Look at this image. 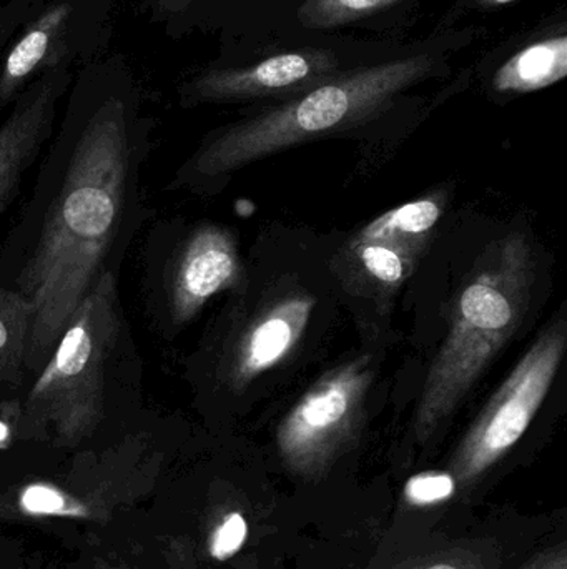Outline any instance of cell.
Segmentation results:
<instances>
[{
  "instance_id": "cell-1",
  "label": "cell",
  "mask_w": 567,
  "mask_h": 569,
  "mask_svg": "<svg viewBox=\"0 0 567 569\" xmlns=\"http://www.w3.org/2000/svg\"><path fill=\"white\" fill-rule=\"evenodd\" d=\"M62 107L32 199L13 230L16 273L3 283L32 305L30 373L42 370L77 308L113 270L115 250L135 223L149 147L139 80L119 53L79 67Z\"/></svg>"
},
{
  "instance_id": "cell-2",
  "label": "cell",
  "mask_w": 567,
  "mask_h": 569,
  "mask_svg": "<svg viewBox=\"0 0 567 569\" xmlns=\"http://www.w3.org/2000/svg\"><path fill=\"white\" fill-rule=\"evenodd\" d=\"M476 29H446L408 52L348 70L256 116L213 132L189 160L179 180L213 182L290 147L345 132L379 119L422 83L452 72L456 52L476 39Z\"/></svg>"
},
{
  "instance_id": "cell-18",
  "label": "cell",
  "mask_w": 567,
  "mask_h": 569,
  "mask_svg": "<svg viewBox=\"0 0 567 569\" xmlns=\"http://www.w3.org/2000/svg\"><path fill=\"white\" fill-rule=\"evenodd\" d=\"M43 7V0H0V56L7 43Z\"/></svg>"
},
{
  "instance_id": "cell-3",
  "label": "cell",
  "mask_w": 567,
  "mask_h": 569,
  "mask_svg": "<svg viewBox=\"0 0 567 569\" xmlns=\"http://www.w3.org/2000/svg\"><path fill=\"white\" fill-rule=\"evenodd\" d=\"M473 272L419 397L416 420L422 433L453 413L522 325L535 283V260L525 233H509L486 247Z\"/></svg>"
},
{
  "instance_id": "cell-19",
  "label": "cell",
  "mask_w": 567,
  "mask_h": 569,
  "mask_svg": "<svg viewBox=\"0 0 567 569\" xmlns=\"http://www.w3.org/2000/svg\"><path fill=\"white\" fill-rule=\"evenodd\" d=\"M455 491V483L448 475L425 473L418 475L409 481L406 495L415 503H435V501L449 498Z\"/></svg>"
},
{
  "instance_id": "cell-21",
  "label": "cell",
  "mask_w": 567,
  "mask_h": 569,
  "mask_svg": "<svg viewBox=\"0 0 567 569\" xmlns=\"http://www.w3.org/2000/svg\"><path fill=\"white\" fill-rule=\"evenodd\" d=\"M195 0H146L153 20L166 26H180Z\"/></svg>"
},
{
  "instance_id": "cell-13",
  "label": "cell",
  "mask_w": 567,
  "mask_h": 569,
  "mask_svg": "<svg viewBox=\"0 0 567 569\" xmlns=\"http://www.w3.org/2000/svg\"><path fill=\"white\" fill-rule=\"evenodd\" d=\"M33 310L16 288L0 284V387L16 383L27 367Z\"/></svg>"
},
{
  "instance_id": "cell-24",
  "label": "cell",
  "mask_w": 567,
  "mask_h": 569,
  "mask_svg": "<svg viewBox=\"0 0 567 569\" xmlns=\"http://www.w3.org/2000/svg\"><path fill=\"white\" fill-rule=\"evenodd\" d=\"M428 569H456V568L448 567V565H438V567H433V568H428Z\"/></svg>"
},
{
  "instance_id": "cell-23",
  "label": "cell",
  "mask_w": 567,
  "mask_h": 569,
  "mask_svg": "<svg viewBox=\"0 0 567 569\" xmlns=\"http://www.w3.org/2000/svg\"><path fill=\"white\" fill-rule=\"evenodd\" d=\"M7 435H9V431H7V428L3 427V425H0V445L7 440Z\"/></svg>"
},
{
  "instance_id": "cell-12",
  "label": "cell",
  "mask_w": 567,
  "mask_h": 569,
  "mask_svg": "<svg viewBox=\"0 0 567 569\" xmlns=\"http://www.w3.org/2000/svg\"><path fill=\"white\" fill-rule=\"evenodd\" d=\"M315 303L312 295H290L253 318L240 335L230 357L229 378L233 388L243 390L292 353L308 325Z\"/></svg>"
},
{
  "instance_id": "cell-6",
  "label": "cell",
  "mask_w": 567,
  "mask_h": 569,
  "mask_svg": "<svg viewBox=\"0 0 567 569\" xmlns=\"http://www.w3.org/2000/svg\"><path fill=\"white\" fill-rule=\"evenodd\" d=\"M112 29V0H52L29 20L0 62V109L47 70L99 57Z\"/></svg>"
},
{
  "instance_id": "cell-11",
  "label": "cell",
  "mask_w": 567,
  "mask_h": 569,
  "mask_svg": "<svg viewBox=\"0 0 567 569\" xmlns=\"http://www.w3.org/2000/svg\"><path fill=\"white\" fill-rule=\"evenodd\" d=\"M240 257L235 237L219 226H203L183 242L169 277V308L173 323L185 325L210 298L235 287Z\"/></svg>"
},
{
  "instance_id": "cell-17",
  "label": "cell",
  "mask_w": 567,
  "mask_h": 569,
  "mask_svg": "<svg viewBox=\"0 0 567 569\" xmlns=\"http://www.w3.org/2000/svg\"><path fill=\"white\" fill-rule=\"evenodd\" d=\"M19 508L32 517L89 518L90 508L72 495L49 487L30 485L20 493Z\"/></svg>"
},
{
  "instance_id": "cell-9",
  "label": "cell",
  "mask_w": 567,
  "mask_h": 569,
  "mask_svg": "<svg viewBox=\"0 0 567 569\" xmlns=\"http://www.w3.org/2000/svg\"><path fill=\"white\" fill-rule=\"evenodd\" d=\"M75 67L47 70L29 83L0 122V216L16 199L27 170L49 143Z\"/></svg>"
},
{
  "instance_id": "cell-10",
  "label": "cell",
  "mask_w": 567,
  "mask_h": 569,
  "mask_svg": "<svg viewBox=\"0 0 567 569\" xmlns=\"http://www.w3.org/2000/svg\"><path fill=\"white\" fill-rule=\"evenodd\" d=\"M488 92L498 97L539 92L567 76V20L565 12L522 36L506 40L476 66Z\"/></svg>"
},
{
  "instance_id": "cell-8",
  "label": "cell",
  "mask_w": 567,
  "mask_h": 569,
  "mask_svg": "<svg viewBox=\"0 0 567 569\" xmlns=\"http://www.w3.org/2000/svg\"><path fill=\"white\" fill-rule=\"evenodd\" d=\"M372 370L368 358L350 361L320 378L283 420V453L293 460L325 457L362 418Z\"/></svg>"
},
{
  "instance_id": "cell-15",
  "label": "cell",
  "mask_w": 567,
  "mask_h": 569,
  "mask_svg": "<svg viewBox=\"0 0 567 569\" xmlns=\"http://www.w3.org/2000/svg\"><path fill=\"white\" fill-rule=\"evenodd\" d=\"M406 3L408 0H303L296 19L302 29L328 32L372 22Z\"/></svg>"
},
{
  "instance_id": "cell-5",
  "label": "cell",
  "mask_w": 567,
  "mask_h": 569,
  "mask_svg": "<svg viewBox=\"0 0 567 569\" xmlns=\"http://www.w3.org/2000/svg\"><path fill=\"white\" fill-rule=\"evenodd\" d=\"M378 52L356 46H305L280 50L240 66H212L180 86L185 107L282 100L322 86L348 70L375 62Z\"/></svg>"
},
{
  "instance_id": "cell-4",
  "label": "cell",
  "mask_w": 567,
  "mask_h": 569,
  "mask_svg": "<svg viewBox=\"0 0 567 569\" xmlns=\"http://www.w3.org/2000/svg\"><path fill=\"white\" fill-rule=\"evenodd\" d=\"M122 330L113 270L102 273L67 325L26 401V418L75 443L103 415L105 373Z\"/></svg>"
},
{
  "instance_id": "cell-20",
  "label": "cell",
  "mask_w": 567,
  "mask_h": 569,
  "mask_svg": "<svg viewBox=\"0 0 567 569\" xmlns=\"http://www.w3.org/2000/svg\"><path fill=\"white\" fill-rule=\"evenodd\" d=\"M246 538V523L242 515L233 513L220 525L212 541V557L226 560L242 548Z\"/></svg>"
},
{
  "instance_id": "cell-16",
  "label": "cell",
  "mask_w": 567,
  "mask_h": 569,
  "mask_svg": "<svg viewBox=\"0 0 567 569\" xmlns=\"http://www.w3.org/2000/svg\"><path fill=\"white\" fill-rule=\"evenodd\" d=\"M353 252L366 276L386 287H399L415 269L413 247L389 240H355Z\"/></svg>"
},
{
  "instance_id": "cell-22",
  "label": "cell",
  "mask_w": 567,
  "mask_h": 569,
  "mask_svg": "<svg viewBox=\"0 0 567 569\" xmlns=\"http://www.w3.org/2000/svg\"><path fill=\"white\" fill-rule=\"evenodd\" d=\"M518 2V0H462L453 10L452 17H449L448 23L455 22L459 19L462 13L469 12V10H476V12H486V10L502 9V7L512 6V3Z\"/></svg>"
},
{
  "instance_id": "cell-7",
  "label": "cell",
  "mask_w": 567,
  "mask_h": 569,
  "mask_svg": "<svg viewBox=\"0 0 567 569\" xmlns=\"http://www.w3.org/2000/svg\"><path fill=\"white\" fill-rule=\"evenodd\" d=\"M566 341V321L556 320L523 355L466 440L463 461L469 471L488 467L523 437L561 367Z\"/></svg>"
},
{
  "instance_id": "cell-14",
  "label": "cell",
  "mask_w": 567,
  "mask_h": 569,
  "mask_svg": "<svg viewBox=\"0 0 567 569\" xmlns=\"http://www.w3.org/2000/svg\"><path fill=\"white\" fill-rule=\"evenodd\" d=\"M445 210V196L432 193L413 200L373 220L360 232L358 240H389L418 250L422 240L435 229Z\"/></svg>"
}]
</instances>
